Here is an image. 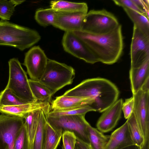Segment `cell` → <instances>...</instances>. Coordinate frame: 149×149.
I'll return each instance as SVG.
<instances>
[{"mask_svg": "<svg viewBox=\"0 0 149 149\" xmlns=\"http://www.w3.org/2000/svg\"><path fill=\"white\" fill-rule=\"evenodd\" d=\"M73 32L85 43L98 62L112 64L118 61L122 54L123 41L120 24L104 34H95L81 30Z\"/></svg>", "mask_w": 149, "mask_h": 149, "instance_id": "obj_1", "label": "cell"}, {"mask_svg": "<svg viewBox=\"0 0 149 149\" xmlns=\"http://www.w3.org/2000/svg\"><path fill=\"white\" fill-rule=\"evenodd\" d=\"M119 94L117 86L109 80L95 78L84 80L63 95L89 97L93 101L90 106L95 111L103 112L117 100Z\"/></svg>", "mask_w": 149, "mask_h": 149, "instance_id": "obj_2", "label": "cell"}, {"mask_svg": "<svg viewBox=\"0 0 149 149\" xmlns=\"http://www.w3.org/2000/svg\"><path fill=\"white\" fill-rule=\"evenodd\" d=\"M41 39L36 31L10 22L0 21V45L10 46L22 51Z\"/></svg>", "mask_w": 149, "mask_h": 149, "instance_id": "obj_3", "label": "cell"}, {"mask_svg": "<svg viewBox=\"0 0 149 149\" xmlns=\"http://www.w3.org/2000/svg\"><path fill=\"white\" fill-rule=\"evenodd\" d=\"M75 74V71L72 67L48 59L45 69L39 81L54 95L65 86L71 84Z\"/></svg>", "mask_w": 149, "mask_h": 149, "instance_id": "obj_4", "label": "cell"}, {"mask_svg": "<svg viewBox=\"0 0 149 149\" xmlns=\"http://www.w3.org/2000/svg\"><path fill=\"white\" fill-rule=\"evenodd\" d=\"M8 63L9 78L6 87L26 102H38L31 91L26 73L18 59L11 58Z\"/></svg>", "mask_w": 149, "mask_h": 149, "instance_id": "obj_5", "label": "cell"}, {"mask_svg": "<svg viewBox=\"0 0 149 149\" xmlns=\"http://www.w3.org/2000/svg\"><path fill=\"white\" fill-rule=\"evenodd\" d=\"M85 116L74 115L52 116L46 115V118L52 127L61 130L62 134L66 131L72 132L77 139L89 145L87 128L90 124Z\"/></svg>", "mask_w": 149, "mask_h": 149, "instance_id": "obj_6", "label": "cell"}, {"mask_svg": "<svg viewBox=\"0 0 149 149\" xmlns=\"http://www.w3.org/2000/svg\"><path fill=\"white\" fill-rule=\"evenodd\" d=\"M119 24L115 16L107 10H92L86 15L81 30L95 34H104L113 30Z\"/></svg>", "mask_w": 149, "mask_h": 149, "instance_id": "obj_7", "label": "cell"}, {"mask_svg": "<svg viewBox=\"0 0 149 149\" xmlns=\"http://www.w3.org/2000/svg\"><path fill=\"white\" fill-rule=\"evenodd\" d=\"M134 104L133 113L144 138L141 148L149 149V92L141 89L133 94Z\"/></svg>", "mask_w": 149, "mask_h": 149, "instance_id": "obj_8", "label": "cell"}, {"mask_svg": "<svg viewBox=\"0 0 149 149\" xmlns=\"http://www.w3.org/2000/svg\"><path fill=\"white\" fill-rule=\"evenodd\" d=\"M24 119L0 114V149H13L15 140L24 125Z\"/></svg>", "mask_w": 149, "mask_h": 149, "instance_id": "obj_9", "label": "cell"}, {"mask_svg": "<svg viewBox=\"0 0 149 149\" xmlns=\"http://www.w3.org/2000/svg\"><path fill=\"white\" fill-rule=\"evenodd\" d=\"M130 56L131 68L140 65L149 59V36L134 25Z\"/></svg>", "mask_w": 149, "mask_h": 149, "instance_id": "obj_10", "label": "cell"}, {"mask_svg": "<svg viewBox=\"0 0 149 149\" xmlns=\"http://www.w3.org/2000/svg\"><path fill=\"white\" fill-rule=\"evenodd\" d=\"M62 45L67 52L88 63L93 64L98 61L85 43L73 32H65Z\"/></svg>", "mask_w": 149, "mask_h": 149, "instance_id": "obj_11", "label": "cell"}, {"mask_svg": "<svg viewBox=\"0 0 149 149\" xmlns=\"http://www.w3.org/2000/svg\"><path fill=\"white\" fill-rule=\"evenodd\" d=\"M48 59L38 46L31 48L25 54L23 64L31 79L39 81L45 69Z\"/></svg>", "mask_w": 149, "mask_h": 149, "instance_id": "obj_12", "label": "cell"}, {"mask_svg": "<svg viewBox=\"0 0 149 149\" xmlns=\"http://www.w3.org/2000/svg\"><path fill=\"white\" fill-rule=\"evenodd\" d=\"M123 100H118L104 111L96 123L97 129L102 133L111 131L116 125L121 117Z\"/></svg>", "mask_w": 149, "mask_h": 149, "instance_id": "obj_13", "label": "cell"}, {"mask_svg": "<svg viewBox=\"0 0 149 149\" xmlns=\"http://www.w3.org/2000/svg\"><path fill=\"white\" fill-rule=\"evenodd\" d=\"M57 11L54 26L65 32H73L81 30L84 19L87 12Z\"/></svg>", "mask_w": 149, "mask_h": 149, "instance_id": "obj_14", "label": "cell"}, {"mask_svg": "<svg viewBox=\"0 0 149 149\" xmlns=\"http://www.w3.org/2000/svg\"><path fill=\"white\" fill-rule=\"evenodd\" d=\"M39 109H42L47 115L51 111L50 103L37 102L13 106H0V112L24 119L29 113Z\"/></svg>", "mask_w": 149, "mask_h": 149, "instance_id": "obj_15", "label": "cell"}, {"mask_svg": "<svg viewBox=\"0 0 149 149\" xmlns=\"http://www.w3.org/2000/svg\"><path fill=\"white\" fill-rule=\"evenodd\" d=\"M134 145L127 121L113 131L104 149H122Z\"/></svg>", "mask_w": 149, "mask_h": 149, "instance_id": "obj_16", "label": "cell"}, {"mask_svg": "<svg viewBox=\"0 0 149 149\" xmlns=\"http://www.w3.org/2000/svg\"><path fill=\"white\" fill-rule=\"evenodd\" d=\"M93 101L90 98L65 96L63 95L56 97L51 103L50 109L63 110L85 105L90 106Z\"/></svg>", "mask_w": 149, "mask_h": 149, "instance_id": "obj_17", "label": "cell"}, {"mask_svg": "<svg viewBox=\"0 0 149 149\" xmlns=\"http://www.w3.org/2000/svg\"><path fill=\"white\" fill-rule=\"evenodd\" d=\"M29 81L32 93L38 102H51L54 94L49 88L40 81L29 79Z\"/></svg>", "mask_w": 149, "mask_h": 149, "instance_id": "obj_18", "label": "cell"}, {"mask_svg": "<svg viewBox=\"0 0 149 149\" xmlns=\"http://www.w3.org/2000/svg\"><path fill=\"white\" fill-rule=\"evenodd\" d=\"M51 8L57 11L65 12H88L87 4L84 2H74L63 0L50 1Z\"/></svg>", "mask_w": 149, "mask_h": 149, "instance_id": "obj_19", "label": "cell"}, {"mask_svg": "<svg viewBox=\"0 0 149 149\" xmlns=\"http://www.w3.org/2000/svg\"><path fill=\"white\" fill-rule=\"evenodd\" d=\"M89 145L91 149H104L110 135H105L89 124L87 128Z\"/></svg>", "mask_w": 149, "mask_h": 149, "instance_id": "obj_20", "label": "cell"}, {"mask_svg": "<svg viewBox=\"0 0 149 149\" xmlns=\"http://www.w3.org/2000/svg\"><path fill=\"white\" fill-rule=\"evenodd\" d=\"M61 130L54 129L47 121L43 149H56L62 137Z\"/></svg>", "mask_w": 149, "mask_h": 149, "instance_id": "obj_21", "label": "cell"}, {"mask_svg": "<svg viewBox=\"0 0 149 149\" xmlns=\"http://www.w3.org/2000/svg\"><path fill=\"white\" fill-rule=\"evenodd\" d=\"M42 109L36 110L28 113L24 118L25 126L31 146L38 127Z\"/></svg>", "mask_w": 149, "mask_h": 149, "instance_id": "obj_22", "label": "cell"}, {"mask_svg": "<svg viewBox=\"0 0 149 149\" xmlns=\"http://www.w3.org/2000/svg\"><path fill=\"white\" fill-rule=\"evenodd\" d=\"M123 8L133 22L134 25L146 35L149 36V18L145 15L128 8Z\"/></svg>", "mask_w": 149, "mask_h": 149, "instance_id": "obj_23", "label": "cell"}, {"mask_svg": "<svg viewBox=\"0 0 149 149\" xmlns=\"http://www.w3.org/2000/svg\"><path fill=\"white\" fill-rule=\"evenodd\" d=\"M58 11L51 8L37 9L35 13V18L40 25L46 27L54 24Z\"/></svg>", "mask_w": 149, "mask_h": 149, "instance_id": "obj_24", "label": "cell"}, {"mask_svg": "<svg viewBox=\"0 0 149 149\" xmlns=\"http://www.w3.org/2000/svg\"><path fill=\"white\" fill-rule=\"evenodd\" d=\"M126 121L134 145L137 146L138 148H141L144 143V138L133 112Z\"/></svg>", "mask_w": 149, "mask_h": 149, "instance_id": "obj_25", "label": "cell"}, {"mask_svg": "<svg viewBox=\"0 0 149 149\" xmlns=\"http://www.w3.org/2000/svg\"><path fill=\"white\" fill-rule=\"evenodd\" d=\"M47 121L46 115L43 111L42 110L31 149H43L45 137V126Z\"/></svg>", "mask_w": 149, "mask_h": 149, "instance_id": "obj_26", "label": "cell"}, {"mask_svg": "<svg viewBox=\"0 0 149 149\" xmlns=\"http://www.w3.org/2000/svg\"><path fill=\"white\" fill-rule=\"evenodd\" d=\"M25 0H0V18L1 20H9L13 15L15 7Z\"/></svg>", "mask_w": 149, "mask_h": 149, "instance_id": "obj_27", "label": "cell"}, {"mask_svg": "<svg viewBox=\"0 0 149 149\" xmlns=\"http://www.w3.org/2000/svg\"><path fill=\"white\" fill-rule=\"evenodd\" d=\"M91 111H95L90 106L87 105L65 109L50 111L47 115L52 116H58L67 115H85L86 113Z\"/></svg>", "mask_w": 149, "mask_h": 149, "instance_id": "obj_28", "label": "cell"}, {"mask_svg": "<svg viewBox=\"0 0 149 149\" xmlns=\"http://www.w3.org/2000/svg\"><path fill=\"white\" fill-rule=\"evenodd\" d=\"M26 103L6 87L0 93V106H13Z\"/></svg>", "mask_w": 149, "mask_h": 149, "instance_id": "obj_29", "label": "cell"}, {"mask_svg": "<svg viewBox=\"0 0 149 149\" xmlns=\"http://www.w3.org/2000/svg\"><path fill=\"white\" fill-rule=\"evenodd\" d=\"M13 149H30L29 139L24 125L15 140Z\"/></svg>", "mask_w": 149, "mask_h": 149, "instance_id": "obj_30", "label": "cell"}, {"mask_svg": "<svg viewBox=\"0 0 149 149\" xmlns=\"http://www.w3.org/2000/svg\"><path fill=\"white\" fill-rule=\"evenodd\" d=\"M63 146L62 149H74L77 137L72 132L66 131L62 135Z\"/></svg>", "mask_w": 149, "mask_h": 149, "instance_id": "obj_31", "label": "cell"}, {"mask_svg": "<svg viewBox=\"0 0 149 149\" xmlns=\"http://www.w3.org/2000/svg\"><path fill=\"white\" fill-rule=\"evenodd\" d=\"M113 1L118 6L123 8H128L145 15L132 0H114Z\"/></svg>", "mask_w": 149, "mask_h": 149, "instance_id": "obj_32", "label": "cell"}, {"mask_svg": "<svg viewBox=\"0 0 149 149\" xmlns=\"http://www.w3.org/2000/svg\"><path fill=\"white\" fill-rule=\"evenodd\" d=\"M134 104V99L133 96L126 99L123 102L122 110L123 111L125 119H127L133 112Z\"/></svg>", "mask_w": 149, "mask_h": 149, "instance_id": "obj_33", "label": "cell"}, {"mask_svg": "<svg viewBox=\"0 0 149 149\" xmlns=\"http://www.w3.org/2000/svg\"><path fill=\"white\" fill-rule=\"evenodd\" d=\"M143 14L149 18V1L148 0H132Z\"/></svg>", "mask_w": 149, "mask_h": 149, "instance_id": "obj_34", "label": "cell"}, {"mask_svg": "<svg viewBox=\"0 0 149 149\" xmlns=\"http://www.w3.org/2000/svg\"><path fill=\"white\" fill-rule=\"evenodd\" d=\"M74 149H91L89 145L77 139Z\"/></svg>", "mask_w": 149, "mask_h": 149, "instance_id": "obj_35", "label": "cell"}, {"mask_svg": "<svg viewBox=\"0 0 149 149\" xmlns=\"http://www.w3.org/2000/svg\"><path fill=\"white\" fill-rule=\"evenodd\" d=\"M140 89L144 91L149 92V78L144 82Z\"/></svg>", "mask_w": 149, "mask_h": 149, "instance_id": "obj_36", "label": "cell"}, {"mask_svg": "<svg viewBox=\"0 0 149 149\" xmlns=\"http://www.w3.org/2000/svg\"><path fill=\"white\" fill-rule=\"evenodd\" d=\"M122 149H138V147L135 145H132L125 147Z\"/></svg>", "mask_w": 149, "mask_h": 149, "instance_id": "obj_37", "label": "cell"}]
</instances>
